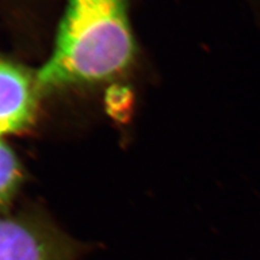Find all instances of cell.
I'll list each match as a JSON object with an SVG mask.
<instances>
[{
  "instance_id": "cell-5",
  "label": "cell",
  "mask_w": 260,
  "mask_h": 260,
  "mask_svg": "<svg viewBox=\"0 0 260 260\" xmlns=\"http://www.w3.org/2000/svg\"><path fill=\"white\" fill-rule=\"evenodd\" d=\"M114 93H115V95L117 96V99H118V101H117V103H120V89H118V90H114L113 91ZM123 102H129V93H128V91H126V90H124V93H123V96H121V103ZM111 105H112V109H113V112H115L116 110L118 111V112H120V111H124V109L125 108H127L126 105H124V104H115V101H111Z\"/></svg>"
},
{
  "instance_id": "cell-1",
  "label": "cell",
  "mask_w": 260,
  "mask_h": 260,
  "mask_svg": "<svg viewBox=\"0 0 260 260\" xmlns=\"http://www.w3.org/2000/svg\"><path fill=\"white\" fill-rule=\"evenodd\" d=\"M135 55L126 0H68L51 56L36 74L40 91L115 77Z\"/></svg>"
},
{
  "instance_id": "cell-3",
  "label": "cell",
  "mask_w": 260,
  "mask_h": 260,
  "mask_svg": "<svg viewBox=\"0 0 260 260\" xmlns=\"http://www.w3.org/2000/svg\"><path fill=\"white\" fill-rule=\"evenodd\" d=\"M39 93L36 75L0 58V136L18 134L31 125Z\"/></svg>"
},
{
  "instance_id": "cell-2",
  "label": "cell",
  "mask_w": 260,
  "mask_h": 260,
  "mask_svg": "<svg viewBox=\"0 0 260 260\" xmlns=\"http://www.w3.org/2000/svg\"><path fill=\"white\" fill-rule=\"evenodd\" d=\"M77 244L43 218L0 217V260H76Z\"/></svg>"
},
{
  "instance_id": "cell-4",
  "label": "cell",
  "mask_w": 260,
  "mask_h": 260,
  "mask_svg": "<svg viewBox=\"0 0 260 260\" xmlns=\"http://www.w3.org/2000/svg\"><path fill=\"white\" fill-rule=\"evenodd\" d=\"M23 181V172L14 152L0 140V208L13 201Z\"/></svg>"
}]
</instances>
